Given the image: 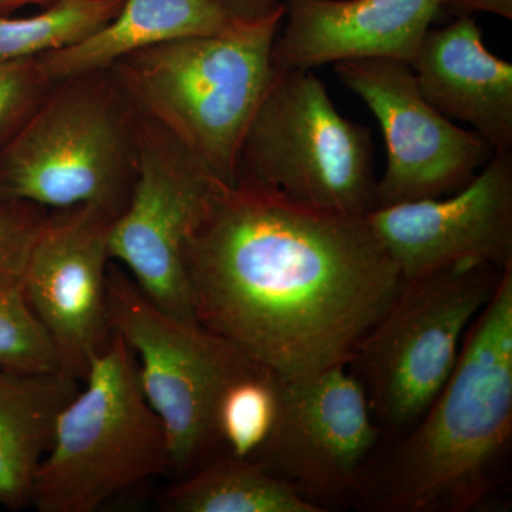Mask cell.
I'll return each instance as SVG.
<instances>
[{"label": "cell", "mask_w": 512, "mask_h": 512, "mask_svg": "<svg viewBox=\"0 0 512 512\" xmlns=\"http://www.w3.org/2000/svg\"><path fill=\"white\" fill-rule=\"evenodd\" d=\"M161 505L170 512H322L259 464L225 456L178 478Z\"/></svg>", "instance_id": "ac0fdd59"}, {"label": "cell", "mask_w": 512, "mask_h": 512, "mask_svg": "<svg viewBox=\"0 0 512 512\" xmlns=\"http://www.w3.org/2000/svg\"><path fill=\"white\" fill-rule=\"evenodd\" d=\"M444 0H288L275 69L313 70L356 59L412 66Z\"/></svg>", "instance_id": "5bb4252c"}, {"label": "cell", "mask_w": 512, "mask_h": 512, "mask_svg": "<svg viewBox=\"0 0 512 512\" xmlns=\"http://www.w3.org/2000/svg\"><path fill=\"white\" fill-rule=\"evenodd\" d=\"M137 175L110 231V255L158 308L195 320L184 244L217 177L164 127L137 111Z\"/></svg>", "instance_id": "9c48e42d"}, {"label": "cell", "mask_w": 512, "mask_h": 512, "mask_svg": "<svg viewBox=\"0 0 512 512\" xmlns=\"http://www.w3.org/2000/svg\"><path fill=\"white\" fill-rule=\"evenodd\" d=\"M53 86L39 56L0 63V148L18 133Z\"/></svg>", "instance_id": "7402d4cb"}, {"label": "cell", "mask_w": 512, "mask_h": 512, "mask_svg": "<svg viewBox=\"0 0 512 512\" xmlns=\"http://www.w3.org/2000/svg\"><path fill=\"white\" fill-rule=\"evenodd\" d=\"M192 309L284 379L348 365L402 276L365 218L218 181L184 244Z\"/></svg>", "instance_id": "6da1fadb"}, {"label": "cell", "mask_w": 512, "mask_h": 512, "mask_svg": "<svg viewBox=\"0 0 512 512\" xmlns=\"http://www.w3.org/2000/svg\"><path fill=\"white\" fill-rule=\"evenodd\" d=\"M382 128L387 165L377 181V207L453 194L494 156L474 130L458 127L421 93L412 66L392 59L333 64Z\"/></svg>", "instance_id": "8fae6325"}, {"label": "cell", "mask_w": 512, "mask_h": 512, "mask_svg": "<svg viewBox=\"0 0 512 512\" xmlns=\"http://www.w3.org/2000/svg\"><path fill=\"white\" fill-rule=\"evenodd\" d=\"M285 10L121 57L109 67L134 109L173 134L222 183L237 181L239 151L274 72Z\"/></svg>", "instance_id": "3957f363"}, {"label": "cell", "mask_w": 512, "mask_h": 512, "mask_svg": "<svg viewBox=\"0 0 512 512\" xmlns=\"http://www.w3.org/2000/svg\"><path fill=\"white\" fill-rule=\"evenodd\" d=\"M412 69L441 114L473 127L494 154L512 151V64L485 47L473 16L430 28Z\"/></svg>", "instance_id": "9a60e30c"}, {"label": "cell", "mask_w": 512, "mask_h": 512, "mask_svg": "<svg viewBox=\"0 0 512 512\" xmlns=\"http://www.w3.org/2000/svg\"><path fill=\"white\" fill-rule=\"evenodd\" d=\"M238 177L340 217L365 218L377 207L372 133L336 109L312 70L274 67L242 141Z\"/></svg>", "instance_id": "52a82bcc"}, {"label": "cell", "mask_w": 512, "mask_h": 512, "mask_svg": "<svg viewBox=\"0 0 512 512\" xmlns=\"http://www.w3.org/2000/svg\"><path fill=\"white\" fill-rule=\"evenodd\" d=\"M367 224L402 281L458 264L512 266V151L494 154L448 197L399 202L370 212Z\"/></svg>", "instance_id": "4fadbf2b"}, {"label": "cell", "mask_w": 512, "mask_h": 512, "mask_svg": "<svg viewBox=\"0 0 512 512\" xmlns=\"http://www.w3.org/2000/svg\"><path fill=\"white\" fill-rule=\"evenodd\" d=\"M234 22H254L285 10L288 0H211Z\"/></svg>", "instance_id": "cb8c5ba5"}, {"label": "cell", "mask_w": 512, "mask_h": 512, "mask_svg": "<svg viewBox=\"0 0 512 512\" xmlns=\"http://www.w3.org/2000/svg\"><path fill=\"white\" fill-rule=\"evenodd\" d=\"M137 116L110 69L60 80L0 148V198L119 215L137 175Z\"/></svg>", "instance_id": "277c9868"}, {"label": "cell", "mask_w": 512, "mask_h": 512, "mask_svg": "<svg viewBox=\"0 0 512 512\" xmlns=\"http://www.w3.org/2000/svg\"><path fill=\"white\" fill-rule=\"evenodd\" d=\"M117 217L96 205L49 212L22 276L23 292L55 346L60 372L80 382L113 338L107 274Z\"/></svg>", "instance_id": "7c38bea8"}, {"label": "cell", "mask_w": 512, "mask_h": 512, "mask_svg": "<svg viewBox=\"0 0 512 512\" xmlns=\"http://www.w3.org/2000/svg\"><path fill=\"white\" fill-rule=\"evenodd\" d=\"M0 366L60 372L55 346L30 308L22 284H0Z\"/></svg>", "instance_id": "44dd1931"}, {"label": "cell", "mask_w": 512, "mask_h": 512, "mask_svg": "<svg viewBox=\"0 0 512 512\" xmlns=\"http://www.w3.org/2000/svg\"><path fill=\"white\" fill-rule=\"evenodd\" d=\"M365 389L338 365L282 377L278 419L255 463L320 511L355 504L363 468L382 443Z\"/></svg>", "instance_id": "30bf717a"}, {"label": "cell", "mask_w": 512, "mask_h": 512, "mask_svg": "<svg viewBox=\"0 0 512 512\" xmlns=\"http://www.w3.org/2000/svg\"><path fill=\"white\" fill-rule=\"evenodd\" d=\"M49 211L0 198V284H22L33 244Z\"/></svg>", "instance_id": "603a6c76"}, {"label": "cell", "mask_w": 512, "mask_h": 512, "mask_svg": "<svg viewBox=\"0 0 512 512\" xmlns=\"http://www.w3.org/2000/svg\"><path fill=\"white\" fill-rule=\"evenodd\" d=\"M59 0H0V16H10L13 12L29 6H39V8H49L53 3Z\"/></svg>", "instance_id": "484cf974"}, {"label": "cell", "mask_w": 512, "mask_h": 512, "mask_svg": "<svg viewBox=\"0 0 512 512\" xmlns=\"http://www.w3.org/2000/svg\"><path fill=\"white\" fill-rule=\"evenodd\" d=\"M167 473L163 421L144 396L133 349L113 332L57 419L32 505L40 512H96L133 485Z\"/></svg>", "instance_id": "8992f818"}, {"label": "cell", "mask_w": 512, "mask_h": 512, "mask_svg": "<svg viewBox=\"0 0 512 512\" xmlns=\"http://www.w3.org/2000/svg\"><path fill=\"white\" fill-rule=\"evenodd\" d=\"M123 0H59L26 18L0 16V63L73 45L109 22Z\"/></svg>", "instance_id": "ffe728a7"}, {"label": "cell", "mask_w": 512, "mask_h": 512, "mask_svg": "<svg viewBox=\"0 0 512 512\" xmlns=\"http://www.w3.org/2000/svg\"><path fill=\"white\" fill-rule=\"evenodd\" d=\"M80 380L63 373L0 366V505H32L37 470L52 446L57 419Z\"/></svg>", "instance_id": "2e32d148"}, {"label": "cell", "mask_w": 512, "mask_h": 512, "mask_svg": "<svg viewBox=\"0 0 512 512\" xmlns=\"http://www.w3.org/2000/svg\"><path fill=\"white\" fill-rule=\"evenodd\" d=\"M234 20L211 0H123L116 15L73 45L39 56L57 83L80 74L109 69L121 57L228 28Z\"/></svg>", "instance_id": "e0dca14e"}, {"label": "cell", "mask_w": 512, "mask_h": 512, "mask_svg": "<svg viewBox=\"0 0 512 512\" xmlns=\"http://www.w3.org/2000/svg\"><path fill=\"white\" fill-rule=\"evenodd\" d=\"M512 441V266L471 323L453 373L409 433L383 440L355 504L473 512L493 501Z\"/></svg>", "instance_id": "7a4b0ae2"}, {"label": "cell", "mask_w": 512, "mask_h": 512, "mask_svg": "<svg viewBox=\"0 0 512 512\" xmlns=\"http://www.w3.org/2000/svg\"><path fill=\"white\" fill-rule=\"evenodd\" d=\"M504 271L467 261L406 279L359 340L348 367L365 389L383 440L409 433L427 412Z\"/></svg>", "instance_id": "5b68a950"}, {"label": "cell", "mask_w": 512, "mask_h": 512, "mask_svg": "<svg viewBox=\"0 0 512 512\" xmlns=\"http://www.w3.org/2000/svg\"><path fill=\"white\" fill-rule=\"evenodd\" d=\"M281 392L282 377L248 357L218 393L212 410L211 458L255 463L274 431Z\"/></svg>", "instance_id": "d6986e66"}, {"label": "cell", "mask_w": 512, "mask_h": 512, "mask_svg": "<svg viewBox=\"0 0 512 512\" xmlns=\"http://www.w3.org/2000/svg\"><path fill=\"white\" fill-rule=\"evenodd\" d=\"M443 8L463 15L488 13L505 20L512 19V0H444Z\"/></svg>", "instance_id": "d4e9b609"}, {"label": "cell", "mask_w": 512, "mask_h": 512, "mask_svg": "<svg viewBox=\"0 0 512 512\" xmlns=\"http://www.w3.org/2000/svg\"><path fill=\"white\" fill-rule=\"evenodd\" d=\"M107 312L113 332L133 349L144 396L163 421L171 474L188 476L210 460L218 393L249 356L197 320L158 308L117 266L107 274Z\"/></svg>", "instance_id": "ba28073f"}]
</instances>
